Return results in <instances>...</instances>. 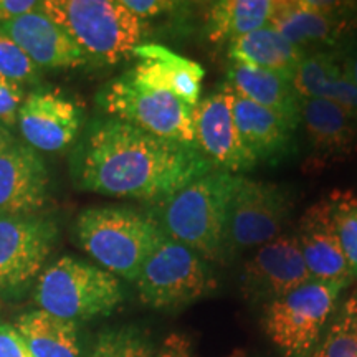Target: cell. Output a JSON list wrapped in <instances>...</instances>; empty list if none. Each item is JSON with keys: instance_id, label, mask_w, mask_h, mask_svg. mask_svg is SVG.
<instances>
[{"instance_id": "6da1fadb", "label": "cell", "mask_w": 357, "mask_h": 357, "mask_svg": "<svg viewBox=\"0 0 357 357\" xmlns=\"http://www.w3.org/2000/svg\"><path fill=\"white\" fill-rule=\"evenodd\" d=\"M215 171L199 149L162 139L118 118L89 123L71 158L78 189L160 204Z\"/></svg>"}, {"instance_id": "7a4b0ae2", "label": "cell", "mask_w": 357, "mask_h": 357, "mask_svg": "<svg viewBox=\"0 0 357 357\" xmlns=\"http://www.w3.org/2000/svg\"><path fill=\"white\" fill-rule=\"evenodd\" d=\"M240 178L213 171L155 205L153 217L166 236L185 245L205 261H225L227 211Z\"/></svg>"}, {"instance_id": "3957f363", "label": "cell", "mask_w": 357, "mask_h": 357, "mask_svg": "<svg viewBox=\"0 0 357 357\" xmlns=\"http://www.w3.org/2000/svg\"><path fill=\"white\" fill-rule=\"evenodd\" d=\"M77 242L101 268L136 281L142 265L166 240L158 220L129 207H91L75 222Z\"/></svg>"}, {"instance_id": "277c9868", "label": "cell", "mask_w": 357, "mask_h": 357, "mask_svg": "<svg viewBox=\"0 0 357 357\" xmlns=\"http://www.w3.org/2000/svg\"><path fill=\"white\" fill-rule=\"evenodd\" d=\"M42 10L70 33L88 63L116 65L132 56L146 32L121 0H48Z\"/></svg>"}, {"instance_id": "5b68a950", "label": "cell", "mask_w": 357, "mask_h": 357, "mask_svg": "<svg viewBox=\"0 0 357 357\" xmlns=\"http://www.w3.org/2000/svg\"><path fill=\"white\" fill-rule=\"evenodd\" d=\"M35 303L43 311L66 321L109 316L124 293L118 276L75 257H61L40 275Z\"/></svg>"}, {"instance_id": "8992f818", "label": "cell", "mask_w": 357, "mask_h": 357, "mask_svg": "<svg viewBox=\"0 0 357 357\" xmlns=\"http://www.w3.org/2000/svg\"><path fill=\"white\" fill-rule=\"evenodd\" d=\"M96 101L106 116L126 121L153 136L197 149L194 106L178 100L167 89L141 82L131 70L106 83Z\"/></svg>"}, {"instance_id": "52a82bcc", "label": "cell", "mask_w": 357, "mask_h": 357, "mask_svg": "<svg viewBox=\"0 0 357 357\" xmlns=\"http://www.w3.org/2000/svg\"><path fill=\"white\" fill-rule=\"evenodd\" d=\"M346 283L307 281L263 306V329L284 357H311Z\"/></svg>"}, {"instance_id": "ba28073f", "label": "cell", "mask_w": 357, "mask_h": 357, "mask_svg": "<svg viewBox=\"0 0 357 357\" xmlns=\"http://www.w3.org/2000/svg\"><path fill=\"white\" fill-rule=\"evenodd\" d=\"M136 288L144 305L177 311L211 294L217 278L211 263L166 236L142 265Z\"/></svg>"}, {"instance_id": "9c48e42d", "label": "cell", "mask_w": 357, "mask_h": 357, "mask_svg": "<svg viewBox=\"0 0 357 357\" xmlns=\"http://www.w3.org/2000/svg\"><path fill=\"white\" fill-rule=\"evenodd\" d=\"M293 208V192L287 187L242 176L227 211V258L283 235Z\"/></svg>"}, {"instance_id": "30bf717a", "label": "cell", "mask_w": 357, "mask_h": 357, "mask_svg": "<svg viewBox=\"0 0 357 357\" xmlns=\"http://www.w3.org/2000/svg\"><path fill=\"white\" fill-rule=\"evenodd\" d=\"M270 26L301 52L334 48L357 30L356 2L275 0Z\"/></svg>"}, {"instance_id": "8fae6325", "label": "cell", "mask_w": 357, "mask_h": 357, "mask_svg": "<svg viewBox=\"0 0 357 357\" xmlns=\"http://www.w3.org/2000/svg\"><path fill=\"white\" fill-rule=\"evenodd\" d=\"M195 144L215 171L243 176L258 160L248 151L234 118V89L227 82L195 106Z\"/></svg>"}, {"instance_id": "7c38bea8", "label": "cell", "mask_w": 357, "mask_h": 357, "mask_svg": "<svg viewBox=\"0 0 357 357\" xmlns=\"http://www.w3.org/2000/svg\"><path fill=\"white\" fill-rule=\"evenodd\" d=\"M56 240L50 218L0 215V293H15L35 278Z\"/></svg>"}, {"instance_id": "4fadbf2b", "label": "cell", "mask_w": 357, "mask_h": 357, "mask_svg": "<svg viewBox=\"0 0 357 357\" xmlns=\"http://www.w3.org/2000/svg\"><path fill=\"white\" fill-rule=\"evenodd\" d=\"M311 281L296 235H280L258 247L245 263L242 289L248 300L266 303L278 300Z\"/></svg>"}, {"instance_id": "5bb4252c", "label": "cell", "mask_w": 357, "mask_h": 357, "mask_svg": "<svg viewBox=\"0 0 357 357\" xmlns=\"http://www.w3.org/2000/svg\"><path fill=\"white\" fill-rule=\"evenodd\" d=\"M83 113L60 91L38 89L22 101L17 121L32 149L58 153L77 141Z\"/></svg>"}, {"instance_id": "9a60e30c", "label": "cell", "mask_w": 357, "mask_h": 357, "mask_svg": "<svg viewBox=\"0 0 357 357\" xmlns=\"http://www.w3.org/2000/svg\"><path fill=\"white\" fill-rule=\"evenodd\" d=\"M50 177L32 147L13 144L0 154V215H30L48 199Z\"/></svg>"}, {"instance_id": "2e32d148", "label": "cell", "mask_w": 357, "mask_h": 357, "mask_svg": "<svg viewBox=\"0 0 357 357\" xmlns=\"http://www.w3.org/2000/svg\"><path fill=\"white\" fill-rule=\"evenodd\" d=\"M294 235L311 280L346 284L354 281L334 229L328 199L318 200L306 208Z\"/></svg>"}, {"instance_id": "e0dca14e", "label": "cell", "mask_w": 357, "mask_h": 357, "mask_svg": "<svg viewBox=\"0 0 357 357\" xmlns=\"http://www.w3.org/2000/svg\"><path fill=\"white\" fill-rule=\"evenodd\" d=\"M0 30L42 68H78L88 63L78 43L42 8L6 22Z\"/></svg>"}, {"instance_id": "ac0fdd59", "label": "cell", "mask_w": 357, "mask_h": 357, "mask_svg": "<svg viewBox=\"0 0 357 357\" xmlns=\"http://www.w3.org/2000/svg\"><path fill=\"white\" fill-rule=\"evenodd\" d=\"M132 56L137 58V63L131 73L137 79L167 89L194 108L199 105L205 77L202 65L159 43H141L134 48Z\"/></svg>"}, {"instance_id": "d6986e66", "label": "cell", "mask_w": 357, "mask_h": 357, "mask_svg": "<svg viewBox=\"0 0 357 357\" xmlns=\"http://www.w3.org/2000/svg\"><path fill=\"white\" fill-rule=\"evenodd\" d=\"M301 124L318 162L346 159L357 147V121L336 102L301 100Z\"/></svg>"}, {"instance_id": "ffe728a7", "label": "cell", "mask_w": 357, "mask_h": 357, "mask_svg": "<svg viewBox=\"0 0 357 357\" xmlns=\"http://www.w3.org/2000/svg\"><path fill=\"white\" fill-rule=\"evenodd\" d=\"M291 83L301 100L333 101L357 121V86L347 73L344 58L336 52L321 50L306 55Z\"/></svg>"}, {"instance_id": "44dd1931", "label": "cell", "mask_w": 357, "mask_h": 357, "mask_svg": "<svg viewBox=\"0 0 357 357\" xmlns=\"http://www.w3.org/2000/svg\"><path fill=\"white\" fill-rule=\"evenodd\" d=\"M234 118L245 146L258 162H280L294 151V129L273 111L248 101L235 91Z\"/></svg>"}, {"instance_id": "7402d4cb", "label": "cell", "mask_w": 357, "mask_h": 357, "mask_svg": "<svg viewBox=\"0 0 357 357\" xmlns=\"http://www.w3.org/2000/svg\"><path fill=\"white\" fill-rule=\"evenodd\" d=\"M227 83L240 96L273 111L294 131L301 124V98L291 79L255 66L231 63L227 70Z\"/></svg>"}, {"instance_id": "603a6c76", "label": "cell", "mask_w": 357, "mask_h": 357, "mask_svg": "<svg viewBox=\"0 0 357 357\" xmlns=\"http://www.w3.org/2000/svg\"><path fill=\"white\" fill-rule=\"evenodd\" d=\"M305 56V52L289 43L270 25L229 43L231 63L255 66L288 79H293Z\"/></svg>"}, {"instance_id": "cb8c5ba5", "label": "cell", "mask_w": 357, "mask_h": 357, "mask_svg": "<svg viewBox=\"0 0 357 357\" xmlns=\"http://www.w3.org/2000/svg\"><path fill=\"white\" fill-rule=\"evenodd\" d=\"M275 0H220L208 7L205 35L213 43H230L270 25Z\"/></svg>"}, {"instance_id": "d4e9b609", "label": "cell", "mask_w": 357, "mask_h": 357, "mask_svg": "<svg viewBox=\"0 0 357 357\" xmlns=\"http://www.w3.org/2000/svg\"><path fill=\"white\" fill-rule=\"evenodd\" d=\"M13 328L35 357H79L78 328L73 321L38 310L22 314Z\"/></svg>"}, {"instance_id": "484cf974", "label": "cell", "mask_w": 357, "mask_h": 357, "mask_svg": "<svg viewBox=\"0 0 357 357\" xmlns=\"http://www.w3.org/2000/svg\"><path fill=\"white\" fill-rule=\"evenodd\" d=\"M311 357H357V293L336 307Z\"/></svg>"}, {"instance_id": "4316f807", "label": "cell", "mask_w": 357, "mask_h": 357, "mask_svg": "<svg viewBox=\"0 0 357 357\" xmlns=\"http://www.w3.org/2000/svg\"><path fill=\"white\" fill-rule=\"evenodd\" d=\"M153 339L137 326H119L98 334L96 344L89 357H153Z\"/></svg>"}, {"instance_id": "83f0119b", "label": "cell", "mask_w": 357, "mask_h": 357, "mask_svg": "<svg viewBox=\"0 0 357 357\" xmlns=\"http://www.w3.org/2000/svg\"><path fill=\"white\" fill-rule=\"evenodd\" d=\"M326 199L351 276L357 280V195L352 190H333Z\"/></svg>"}, {"instance_id": "f1b7e54d", "label": "cell", "mask_w": 357, "mask_h": 357, "mask_svg": "<svg viewBox=\"0 0 357 357\" xmlns=\"http://www.w3.org/2000/svg\"><path fill=\"white\" fill-rule=\"evenodd\" d=\"M0 75L19 84L33 82L38 77V66L2 30H0Z\"/></svg>"}, {"instance_id": "f546056e", "label": "cell", "mask_w": 357, "mask_h": 357, "mask_svg": "<svg viewBox=\"0 0 357 357\" xmlns=\"http://www.w3.org/2000/svg\"><path fill=\"white\" fill-rule=\"evenodd\" d=\"M25 100L22 84L7 79L0 75V123L13 124L17 121V113L22 101Z\"/></svg>"}, {"instance_id": "4dcf8cb0", "label": "cell", "mask_w": 357, "mask_h": 357, "mask_svg": "<svg viewBox=\"0 0 357 357\" xmlns=\"http://www.w3.org/2000/svg\"><path fill=\"white\" fill-rule=\"evenodd\" d=\"M123 6L139 20L153 19L162 13L174 12L178 7L177 2L171 0H121Z\"/></svg>"}, {"instance_id": "1f68e13d", "label": "cell", "mask_w": 357, "mask_h": 357, "mask_svg": "<svg viewBox=\"0 0 357 357\" xmlns=\"http://www.w3.org/2000/svg\"><path fill=\"white\" fill-rule=\"evenodd\" d=\"M0 357H35L10 324L0 323Z\"/></svg>"}, {"instance_id": "d6a6232c", "label": "cell", "mask_w": 357, "mask_h": 357, "mask_svg": "<svg viewBox=\"0 0 357 357\" xmlns=\"http://www.w3.org/2000/svg\"><path fill=\"white\" fill-rule=\"evenodd\" d=\"M153 357H194L190 339L182 333L169 334Z\"/></svg>"}, {"instance_id": "836d02e7", "label": "cell", "mask_w": 357, "mask_h": 357, "mask_svg": "<svg viewBox=\"0 0 357 357\" xmlns=\"http://www.w3.org/2000/svg\"><path fill=\"white\" fill-rule=\"evenodd\" d=\"M43 2L37 0H0V25L15 20L26 13L40 10Z\"/></svg>"}, {"instance_id": "e575fe53", "label": "cell", "mask_w": 357, "mask_h": 357, "mask_svg": "<svg viewBox=\"0 0 357 357\" xmlns=\"http://www.w3.org/2000/svg\"><path fill=\"white\" fill-rule=\"evenodd\" d=\"M12 144H13V139H12L10 131L0 123V154H2L3 151H6L7 147H10Z\"/></svg>"}, {"instance_id": "d590c367", "label": "cell", "mask_w": 357, "mask_h": 357, "mask_svg": "<svg viewBox=\"0 0 357 357\" xmlns=\"http://www.w3.org/2000/svg\"><path fill=\"white\" fill-rule=\"evenodd\" d=\"M344 65H346L347 73H349L352 82H354L357 86V56L356 58H344Z\"/></svg>"}]
</instances>
